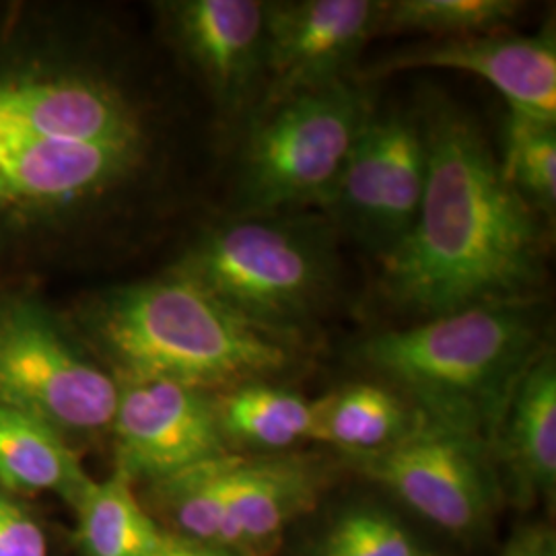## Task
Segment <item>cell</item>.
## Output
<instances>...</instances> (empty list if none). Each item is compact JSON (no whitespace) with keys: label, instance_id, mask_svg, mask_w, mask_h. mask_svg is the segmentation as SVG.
I'll list each match as a JSON object with an SVG mask.
<instances>
[{"label":"cell","instance_id":"obj_1","mask_svg":"<svg viewBox=\"0 0 556 556\" xmlns=\"http://www.w3.org/2000/svg\"><path fill=\"white\" fill-rule=\"evenodd\" d=\"M128 23L79 0H0V295L48 293L160 238L178 103Z\"/></svg>","mask_w":556,"mask_h":556},{"label":"cell","instance_id":"obj_2","mask_svg":"<svg viewBox=\"0 0 556 556\" xmlns=\"http://www.w3.org/2000/svg\"><path fill=\"white\" fill-rule=\"evenodd\" d=\"M417 116L427 184L415 225L379 258L381 295L422 319L532 301L544 278L536 211L505 181L480 126L456 103L429 93Z\"/></svg>","mask_w":556,"mask_h":556},{"label":"cell","instance_id":"obj_3","mask_svg":"<svg viewBox=\"0 0 556 556\" xmlns=\"http://www.w3.org/2000/svg\"><path fill=\"white\" fill-rule=\"evenodd\" d=\"M87 351L118 379H165L208 394L282 371L291 344L266 334L197 280L149 277L83 287L59 303Z\"/></svg>","mask_w":556,"mask_h":556},{"label":"cell","instance_id":"obj_4","mask_svg":"<svg viewBox=\"0 0 556 556\" xmlns=\"http://www.w3.org/2000/svg\"><path fill=\"white\" fill-rule=\"evenodd\" d=\"M542 349L532 301H517L383 330L357 357L413 397L418 415L489 443Z\"/></svg>","mask_w":556,"mask_h":556},{"label":"cell","instance_id":"obj_5","mask_svg":"<svg viewBox=\"0 0 556 556\" xmlns=\"http://www.w3.org/2000/svg\"><path fill=\"white\" fill-rule=\"evenodd\" d=\"M167 266L289 344L330 307L340 275L332 225L285 215L202 225Z\"/></svg>","mask_w":556,"mask_h":556},{"label":"cell","instance_id":"obj_6","mask_svg":"<svg viewBox=\"0 0 556 556\" xmlns=\"http://www.w3.org/2000/svg\"><path fill=\"white\" fill-rule=\"evenodd\" d=\"M371 112L349 79L260 112L241 149L239 215L326 206Z\"/></svg>","mask_w":556,"mask_h":556},{"label":"cell","instance_id":"obj_7","mask_svg":"<svg viewBox=\"0 0 556 556\" xmlns=\"http://www.w3.org/2000/svg\"><path fill=\"white\" fill-rule=\"evenodd\" d=\"M116 404L118 379L87 351L56 301L0 295V406L71 441L110 431Z\"/></svg>","mask_w":556,"mask_h":556},{"label":"cell","instance_id":"obj_8","mask_svg":"<svg viewBox=\"0 0 556 556\" xmlns=\"http://www.w3.org/2000/svg\"><path fill=\"white\" fill-rule=\"evenodd\" d=\"M353 459L365 477L447 532H477L495 507L486 441L425 417L394 443Z\"/></svg>","mask_w":556,"mask_h":556},{"label":"cell","instance_id":"obj_9","mask_svg":"<svg viewBox=\"0 0 556 556\" xmlns=\"http://www.w3.org/2000/svg\"><path fill=\"white\" fill-rule=\"evenodd\" d=\"M427 184V147L417 112H374L324 208L379 258L415 225Z\"/></svg>","mask_w":556,"mask_h":556},{"label":"cell","instance_id":"obj_10","mask_svg":"<svg viewBox=\"0 0 556 556\" xmlns=\"http://www.w3.org/2000/svg\"><path fill=\"white\" fill-rule=\"evenodd\" d=\"M151 13L163 52L220 114H238L264 87L268 2L157 0Z\"/></svg>","mask_w":556,"mask_h":556},{"label":"cell","instance_id":"obj_11","mask_svg":"<svg viewBox=\"0 0 556 556\" xmlns=\"http://www.w3.org/2000/svg\"><path fill=\"white\" fill-rule=\"evenodd\" d=\"M110 433L116 468L157 482L227 456L213 394L165 379H119Z\"/></svg>","mask_w":556,"mask_h":556},{"label":"cell","instance_id":"obj_12","mask_svg":"<svg viewBox=\"0 0 556 556\" xmlns=\"http://www.w3.org/2000/svg\"><path fill=\"white\" fill-rule=\"evenodd\" d=\"M383 4L379 0L268 2L260 112L346 79L365 43L378 36Z\"/></svg>","mask_w":556,"mask_h":556},{"label":"cell","instance_id":"obj_13","mask_svg":"<svg viewBox=\"0 0 556 556\" xmlns=\"http://www.w3.org/2000/svg\"><path fill=\"white\" fill-rule=\"evenodd\" d=\"M413 68H450L486 80L509 110L556 122V40L553 27L536 36L482 34L441 38L390 52L376 60L363 79H381Z\"/></svg>","mask_w":556,"mask_h":556},{"label":"cell","instance_id":"obj_14","mask_svg":"<svg viewBox=\"0 0 556 556\" xmlns=\"http://www.w3.org/2000/svg\"><path fill=\"white\" fill-rule=\"evenodd\" d=\"M498 456L526 498L556 486V361L546 346L519 379L498 420ZM493 435V438H495Z\"/></svg>","mask_w":556,"mask_h":556},{"label":"cell","instance_id":"obj_15","mask_svg":"<svg viewBox=\"0 0 556 556\" xmlns=\"http://www.w3.org/2000/svg\"><path fill=\"white\" fill-rule=\"evenodd\" d=\"M318 498V475L299 457H238L231 507L243 536V556H270L285 530Z\"/></svg>","mask_w":556,"mask_h":556},{"label":"cell","instance_id":"obj_16","mask_svg":"<svg viewBox=\"0 0 556 556\" xmlns=\"http://www.w3.org/2000/svg\"><path fill=\"white\" fill-rule=\"evenodd\" d=\"M238 456L215 457L151 482L155 503L172 521V534L243 556V536L231 507V477Z\"/></svg>","mask_w":556,"mask_h":556},{"label":"cell","instance_id":"obj_17","mask_svg":"<svg viewBox=\"0 0 556 556\" xmlns=\"http://www.w3.org/2000/svg\"><path fill=\"white\" fill-rule=\"evenodd\" d=\"M87 477L75 445L59 431L0 406V484L11 493H59L73 503Z\"/></svg>","mask_w":556,"mask_h":556},{"label":"cell","instance_id":"obj_18","mask_svg":"<svg viewBox=\"0 0 556 556\" xmlns=\"http://www.w3.org/2000/svg\"><path fill=\"white\" fill-rule=\"evenodd\" d=\"M220 433L229 443L280 452L314 439V402L266 381L213 394Z\"/></svg>","mask_w":556,"mask_h":556},{"label":"cell","instance_id":"obj_19","mask_svg":"<svg viewBox=\"0 0 556 556\" xmlns=\"http://www.w3.org/2000/svg\"><path fill=\"white\" fill-rule=\"evenodd\" d=\"M422 415L378 383H351L314 402V439L349 456L381 450L408 433Z\"/></svg>","mask_w":556,"mask_h":556},{"label":"cell","instance_id":"obj_20","mask_svg":"<svg viewBox=\"0 0 556 556\" xmlns=\"http://www.w3.org/2000/svg\"><path fill=\"white\" fill-rule=\"evenodd\" d=\"M132 478L116 468L105 480H89L73 501L79 538L91 556H155L163 528L140 505Z\"/></svg>","mask_w":556,"mask_h":556},{"label":"cell","instance_id":"obj_21","mask_svg":"<svg viewBox=\"0 0 556 556\" xmlns=\"http://www.w3.org/2000/svg\"><path fill=\"white\" fill-rule=\"evenodd\" d=\"M498 167L505 181L538 215H555L556 122L509 110Z\"/></svg>","mask_w":556,"mask_h":556},{"label":"cell","instance_id":"obj_22","mask_svg":"<svg viewBox=\"0 0 556 556\" xmlns=\"http://www.w3.org/2000/svg\"><path fill=\"white\" fill-rule=\"evenodd\" d=\"M517 0H394L383 4L378 34H433L464 38L497 34L516 17Z\"/></svg>","mask_w":556,"mask_h":556},{"label":"cell","instance_id":"obj_23","mask_svg":"<svg viewBox=\"0 0 556 556\" xmlns=\"http://www.w3.org/2000/svg\"><path fill=\"white\" fill-rule=\"evenodd\" d=\"M318 556H433L386 509L358 505L342 511L326 530Z\"/></svg>","mask_w":556,"mask_h":556},{"label":"cell","instance_id":"obj_24","mask_svg":"<svg viewBox=\"0 0 556 556\" xmlns=\"http://www.w3.org/2000/svg\"><path fill=\"white\" fill-rule=\"evenodd\" d=\"M46 536L20 503L0 491V556H46Z\"/></svg>","mask_w":556,"mask_h":556},{"label":"cell","instance_id":"obj_25","mask_svg":"<svg viewBox=\"0 0 556 556\" xmlns=\"http://www.w3.org/2000/svg\"><path fill=\"white\" fill-rule=\"evenodd\" d=\"M501 556H556L555 534L544 528H523L511 536Z\"/></svg>","mask_w":556,"mask_h":556},{"label":"cell","instance_id":"obj_26","mask_svg":"<svg viewBox=\"0 0 556 556\" xmlns=\"http://www.w3.org/2000/svg\"><path fill=\"white\" fill-rule=\"evenodd\" d=\"M155 556H233L231 553H225L220 548L215 546H208V544H202V542H194V540H188V538L178 536V534H172L163 528V534H161L160 548H157V555Z\"/></svg>","mask_w":556,"mask_h":556}]
</instances>
